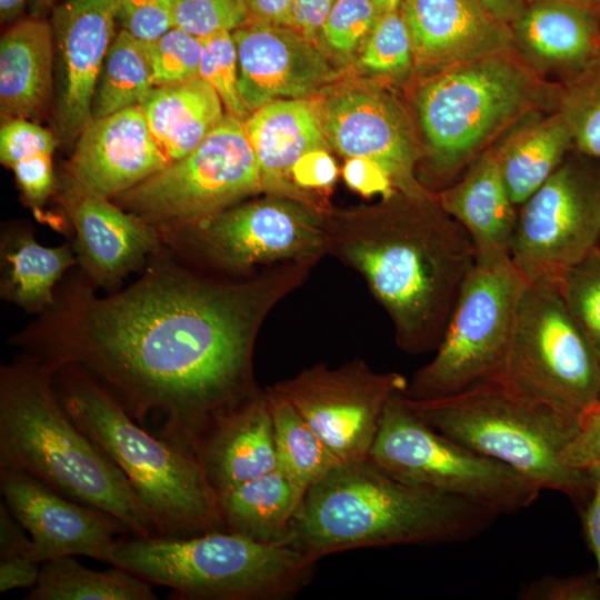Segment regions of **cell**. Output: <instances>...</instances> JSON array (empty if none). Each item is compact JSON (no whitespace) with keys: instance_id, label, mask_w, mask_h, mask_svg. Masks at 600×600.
Here are the masks:
<instances>
[{"instance_id":"6da1fadb","label":"cell","mask_w":600,"mask_h":600,"mask_svg":"<svg viewBox=\"0 0 600 600\" xmlns=\"http://www.w3.org/2000/svg\"><path fill=\"white\" fill-rule=\"evenodd\" d=\"M271 304V280L218 282L169 259L100 298L86 278L10 343L50 373L77 366L140 426L156 414L161 439L194 456L207 431L259 392L252 352Z\"/></svg>"},{"instance_id":"7a4b0ae2","label":"cell","mask_w":600,"mask_h":600,"mask_svg":"<svg viewBox=\"0 0 600 600\" xmlns=\"http://www.w3.org/2000/svg\"><path fill=\"white\" fill-rule=\"evenodd\" d=\"M331 238L389 313L398 346L437 349L476 264L467 231L427 196L376 216L363 230Z\"/></svg>"},{"instance_id":"3957f363","label":"cell","mask_w":600,"mask_h":600,"mask_svg":"<svg viewBox=\"0 0 600 600\" xmlns=\"http://www.w3.org/2000/svg\"><path fill=\"white\" fill-rule=\"evenodd\" d=\"M497 518L403 482L370 459L340 464L303 494L287 544L319 561L359 548L468 540Z\"/></svg>"},{"instance_id":"277c9868","label":"cell","mask_w":600,"mask_h":600,"mask_svg":"<svg viewBox=\"0 0 600 600\" xmlns=\"http://www.w3.org/2000/svg\"><path fill=\"white\" fill-rule=\"evenodd\" d=\"M0 464L111 514L131 536L157 537L127 477L63 408L52 373L23 353L0 369Z\"/></svg>"},{"instance_id":"5b68a950","label":"cell","mask_w":600,"mask_h":600,"mask_svg":"<svg viewBox=\"0 0 600 600\" xmlns=\"http://www.w3.org/2000/svg\"><path fill=\"white\" fill-rule=\"evenodd\" d=\"M52 376L63 408L127 477L157 537L226 530L217 494L196 456L149 433L80 367H63Z\"/></svg>"},{"instance_id":"8992f818","label":"cell","mask_w":600,"mask_h":600,"mask_svg":"<svg viewBox=\"0 0 600 600\" xmlns=\"http://www.w3.org/2000/svg\"><path fill=\"white\" fill-rule=\"evenodd\" d=\"M408 400L433 429L510 467L541 490L589 498V471L570 469L561 459L580 414L532 396L501 374L447 397Z\"/></svg>"},{"instance_id":"52a82bcc","label":"cell","mask_w":600,"mask_h":600,"mask_svg":"<svg viewBox=\"0 0 600 600\" xmlns=\"http://www.w3.org/2000/svg\"><path fill=\"white\" fill-rule=\"evenodd\" d=\"M110 564L180 600H287L308 587L317 561L287 543L216 530L186 538L117 539Z\"/></svg>"},{"instance_id":"ba28073f","label":"cell","mask_w":600,"mask_h":600,"mask_svg":"<svg viewBox=\"0 0 600 600\" xmlns=\"http://www.w3.org/2000/svg\"><path fill=\"white\" fill-rule=\"evenodd\" d=\"M369 459L403 482L497 517L531 506L542 491L510 467L433 429L412 409L406 391L388 402Z\"/></svg>"},{"instance_id":"9c48e42d","label":"cell","mask_w":600,"mask_h":600,"mask_svg":"<svg viewBox=\"0 0 600 600\" xmlns=\"http://www.w3.org/2000/svg\"><path fill=\"white\" fill-rule=\"evenodd\" d=\"M532 82L504 52L450 66L418 91L431 168L450 177L530 102Z\"/></svg>"},{"instance_id":"30bf717a","label":"cell","mask_w":600,"mask_h":600,"mask_svg":"<svg viewBox=\"0 0 600 600\" xmlns=\"http://www.w3.org/2000/svg\"><path fill=\"white\" fill-rule=\"evenodd\" d=\"M528 284L510 258L476 261L436 356L408 382L407 396L447 397L500 374Z\"/></svg>"},{"instance_id":"8fae6325","label":"cell","mask_w":600,"mask_h":600,"mask_svg":"<svg viewBox=\"0 0 600 600\" xmlns=\"http://www.w3.org/2000/svg\"><path fill=\"white\" fill-rule=\"evenodd\" d=\"M262 190L259 163L243 121L227 113L190 153L114 202L163 234L207 220Z\"/></svg>"},{"instance_id":"7c38bea8","label":"cell","mask_w":600,"mask_h":600,"mask_svg":"<svg viewBox=\"0 0 600 600\" xmlns=\"http://www.w3.org/2000/svg\"><path fill=\"white\" fill-rule=\"evenodd\" d=\"M500 374L576 414L599 403L600 354L568 310L558 284H528Z\"/></svg>"},{"instance_id":"4fadbf2b","label":"cell","mask_w":600,"mask_h":600,"mask_svg":"<svg viewBox=\"0 0 600 600\" xmlns=\"http://www.w3.org/2000/svg\"><path fill=\"white\" fill-rule=\"evenodd\" d=\"M510 259L529 284L556 283L599 246L600 181L567 162L520 206Z\"/></svg>"},{"instance_id":"5bb4252c","label":"cell","mask_w":600,"mask_h":600,"mask_svg":"<svg viewBox=\"0 0 600 600\" xmlns=\"http://www.w3.org/2000/svg\"><path fill=\"white\" fill-rule=\"evenodd\" d=\"M407 387L400 373H379L362 361H352L336 369L314 366L273 389L347 464L369 459L388 402Z\"/></svg>"},{"instance_id":"9a60e30c","label":"cell","mask_w":600,"mask_h":600,"mask_svg":"<svg viewBox=\"0 0 600 600\" xmlns=\"http://www.w3.org/2000/svg\"><path fill=\"white\" fill-rule=\"evenodd\" d=\"M166 238H188L206 256L228 270L316 256L326 247L318 214L300 201L268 198L233 206ZM163 233V234H167Z\"/></svg>"},{"instance_id":"2e32d148","label":"cell","mask_w":600,"mask_h":600,"mask_svg":"<svg viewBox=\"0 0 600 600\" xmlns=\"http://www.w3.org/2000/svg\"><path fill=\"white\" fill-rule=\"evenodd\" d=\"M0 489L13 517L30 533L38 563L87 556L110 563L118 534H131L111 514L62 496L34 477L0 464Z\"/></svg>"},{"instance_id":"e0dca14e","label":"cell","mask_w":600,"mask_h":600,"mask_svg":"<svg viewBox=\"0 0 600 600\" xmlns=\"http://www.w3.org/2000/svg\"><path fill=\"white\" fill-rule=\"evenodd\" d=\"M326 138L347 158L377 162L408 196H427L414 178L418 150L409 122L388 94L368 87H346L317 107Z\"/></svg>"},{"instance_id":"ac0fdd59","label":"cell","mask_w":600,"mask_h":600,"mask_svg":"<svg viewBox=\"0 0 600 600\" xmlns=\"http://www.w3.org/2000/svg\"><path fill=\"white\" fill-rule=\"evenodd\" d=\"M232 36L239 91L251 112L278 100L308 99L339 77L316 42L297 29L249 19Z\"/></svg>"},{"instance_id":"d6986e66","label":"cell","mask_w":600,"mask_h":600,"mask_svg":"<svg viewBox=\"0 0 600 600\" xmlns=\"http://www.w3.org/2000/svg\"><path fill=\"white\" fill-rule=\"evenodd\" d=\"M51 26L57 63L54 123L58 139L73 143L91 121V101L116 37L110 0H62Z\"/></svg>"},{"instance_id":"ffe728a7","label":"cell","mask_w":600,"mask_h":600,"mask_svg":"<svg viewBox=\"0 0 600 600\" xmlns=\"http://www.w3.org/2000/svg\"><path fill=\"white\" fill-rule=\"evenodd\" d=\"M97 196L69 174L61 202L76 232L74 252L93 287L112 289L162 247L161 232L116 202Z\"/></svg>"},{"instance_id":"44dd1931","label":"cell","mask_w":600,"mask_h":600,"mask_svg":"<svg viewBox=\"0 0 600 600\" xmlns=\"http://www.w3.org/2000/svg\"><path fill=\"white\" fill-rule=\"evenodd\" d=\"M170 162L134 106L88 123L74 142L68 174L86 190L114 199Z\"/></svg>"},{"instance_id":"7402d4cb","label":"cell","mask_w":600,"mask_h":600,"mask_svg":"<svg viewBox=\"0 0 600 600\" xmlns=\"http://www.w3.org/2000/svg\"><path fill=\"white\" fill-rule=\"evenodd\" d=\"M413 61L444 66L504 52L510 33L476 0H404Z\"/></svg>"},{"instance_id":"603a6c76","label":"cell","mask_w":600,"mask_h":600,"mask_svg":"<svg viewBox=\"0 0 600 600\" xmlns=\"http://www.w3.org/2000/svg\"><path fill=\"white\" fill-rule=\"evenodd\" d=\"M198 459L216 494L277 468L273 424L266 391L220 418L197 446Z\"/></svg>"},{"instance_id":"cb8c5ba5","label":"cell","mask_w":600,"mask_h":600,"mask_svg":"<svg viewBox=\"0 0 600 600\" xmlns=\"http://www.w3.org/2000/svg\"><path fill=\"white\" fill-rule=\"evenodd\" d=\"M439 203L469 234L476 261L510 258L518 211L494 151L480 157L456 186L441 193Z\"/></svg>"},{"instance_id":"d4e9b609","label":"cell","mask_w":600,"mask_h":600,"mask_svg":"<svg viewBox=\"0 0 600 600\" xmlns=\"http://www.w3.org/2000/svg\"><path fill=\"white\" fill-rule=\"evenodd\" d=\"M256 153L263 190L298 193L290 181L297 160L314 149H329L317 106L308 99L278 100L253 111L244 121Z\"/></svg>"},{"instance_id":"484cf974","label":"cell","mask_w":600,"mask_h":600,"mask_svg":"<svg viewBox=\"0 0 600 600\" xmlns=\"http://www.w3.org/2000/svg\"><path fill=\"white\" fill-rule=\"evenodd\" d=\"M52 26L40 19L13 24L0 41V113L28 119L47 106L53 87Z\"/></svg>"},{"instance_id":"4316f807","label":"cell","mask_w":600,"mask_h":600,"mask_svg":"<svg viewBox=\"0 0 600 600\" xmlns=\"http://www.w3.org/2000/svg\"><path fill=\"white\" fill-rule=\"evenodd\" d=\"M139 107L171 162L196 149L227 114L219 94L200 77L154 87Z\"/></svg>"},{"instance_id":"83f0119b","label":"cell","mask_w":600,"mask_h":600,"mask_svg":"<svg viewBox=\"0 0 600 600\" xmlns=\"http://www.w3.org/2000/svg\"><path fill=\"white\" fill-rule=\"evenodd\" d=\"M69 244L44 247L30 230L1 237V297L23 310L43 313L56 303L54 288L78 260Z\"/></svg>"},{"instance_id":"f1b7e54d","label":"cell","mask_w":600,"mask_h":600,"mask_svg":"<svg viewBox=\"0 0 600 600\" xmlns=\"http://www.w3.org/2000/svg\"><path fill=\"white\" fill-rule=\"evenodd\" d=\"M217 498L226 530L264 543H287L302 496L276 468Z\"/></svg>"},{"instance_id":"f546056e","label":"cell","mask_w":600,"mask_h":600,"mask_svg":"<svg viewBox=\"0 0 600 600\" xmlns=\"http://www.w3.org/2000/svg\"><path fill=\"white\" fill-rule=\"evenodd\" d=\"M513 24L521 43L546 61L581 62L596 48L594 10L566 0H538L526 6Z\"/></svg>"},{"instance_id":"4dcf8cb0","label":"cell","mask_w":600,"mask_h":600,"mask_svg":"<svg viewBox=\"0 0 600 600\" xmlns=\"http://www.w3.org/2000/svg\"><path fill=\"white\" fill-rule=\"evenodd\" d=\"M572 139L561 114L527 126L496 150L511 201L523 204L562 164Z\"/></svg>"},{"instance_id":"1f68e13d","label":"cell","mask_w":600,"mask_h":600,"mask_svg":"<svg viewBox=\"0 0 600 600\" xmlns=\"http://www.w3.org/2000/svg\"><path fill=\"white\" fill-rule=\"evenodd\" d=\"M27 600H154L152 584L121 568L93 571L71 556L42 563Z\"/></svg>"},{"instance_id":"d6a6232c","label":"cell","mask_w":600,"mask_h":600,"mask_svg":"<svg viewBox=\"0 0 600 600\" xmlns=\"http://www.w3.org/2000/svg\"><path fill=\"white\" fill-rule=\"evenodd\" d=\"M267 392L273 424L277 468L303 497L341 463L293 404L276 389Z\"/></svg>"},{"instance_id":"836d02e7","label":"cell","mask_w":600,"mask_h":600,"mask_svg":"<svg viewBox=\"0 0 600 600\" xmlns=\"http://www.w3.org/2000/svg\"><path fill=\"white\" fill-rule=\"evenodd\" d=\"M153 88L148 42L121 30L103 60L91 101V120L139 106Z\"/></svg>"},{"instance_id":"e575fe53","label":"cell","mask_w":600,"mask_h":600,"mask_svg":"<svg viewBox=\"0 0 600 600\" xmlns=\"http://www.w3.org/2000/svg\"><path fill=\"white\" fill-rule=\"evenodd\" d=\"M558 289L581 329L600 354V247L571 266Z\"/></svg>"},{"instance_id":"d590c367","label":"cell","mask_w":600,"mask_h":600,"mask_svg":"<svg viewBox=\"0 0 600 600\" xmlns=\"http://www.w3.org/2000/svg\"><path fill=\"white\" fill-rule=\"evenodd\" d=\"M412 61L411 38L400 10L380 13L362 44L359 68L373 74H394Z\"/></svg>"},{"instance_id":"8d00e7d4","label":"cell","mask_w":600,"mask_h":600,"mask_svg":"<svg viewBox=\"0 0 600 600\" xmlns=\"http://www.w3.org/2000/svg\"><path fill=\"white\" fill-rule=\"evenodd\" d=\"M202 41L199 77L216 90L227 113L244 121L252 112L239 91L238 56L232 31H221Z\"/></svg>"},{"instance_id":"74e56055","label":"cell","mask_w":600,"mask_h":600,"mask_svg":"<svg viewBox=\"0 0 600 600\" xmlns=\"http://www.w3.org/2000/svg\"><path fill=\"white\" fill-rule=\"evenodd\" d=\"M560 114L578 148L600 160V63L567 92Z\"/></svg>"},{"instance_id":"f35d334b","label":"cell","mask_w":600,"mask_h":600,"mask_svg":"<svg viewBox=\"0 0 600 600\" xmlns=\"http://www.w3.org/2000/svg\"><path fill=\"white\" fill-rule=\"evenodd\" d=\"M202 39L172 27L148 42L154 87L172 86L199 78Z\"/></svg>"},{"instance_id":"ab89813d","label":"cell","mask_w":600,"mask_h":600,"mask_svg":"<svg viewBox=\"0 0 600 600\" xmlns=\"http://www.w3.org/2000/svg\"><path fill=\"white\" fill-rule=\"evenodd\" d=\"M379 16L372 0H336L320 37L333 52L349 57L362 47Z\"/></svg>"},{"instance_id":"60d3db41","label":"cell","mask_w":600,"mask_h":600,"mask_svg":"<svg viewBox=\"0 0 600 600\" xmlns=\"http://www.w3.org/2000/svg\"><path fill=\"white\" fill-rule=\"evenodd\" d=\"M173 24L200 39L233 31L250 17L239 0H169Z\"/></svg>"},{"instance_id":"b9f144b4","label":"cell","mask_w":600,"mask_h":600,"mask_svg":"<svg viewBox=\"0 0 600 600\" xmlns=\"http://www.w3.org/2000/svg\"><path fill=\"white\" fill-rule=\"evenodd\" d=\"M121 30L151 42L174 27L169 0H110Z\"/></svg>"},{"instance_id":"7bdbcfd3","label":"cell","mask_w":600,"mask_h":600,"mask_svg":"<svg viewBox=\"0 0 600 600\" xmlns=\"http://www.w3.org/2000/svg\"><path fill=\"white\" fill-rule=\"evenodd\" d=\"M57 137L27 119L3 121L0 130V160L12 167L18 161L39 154H52Z\"/></svg>"},{"instance_id":"ee69618b","label":"cell","mask_w":600,"mask_h":600,"mask_svg":"<svg viewBox=\"0 0 600 600\" xmlns=\"http://www.w3.org/2000/svg\"><path fill=\"white\" fill-rule=\"evenodd\" d=\"M523 600H600V577L588 573L573 577H543L524 586Z\"/></svg>"},{"instance_id":"f6af8a7d","label":"cell","mask_w":600,"mask_h":600,"mask_svg":"<svg viewBox=\"0 0 600 600\" xmlns=\"http://www.w3.org/2000/svg\"><path fill=\"white\" fill-rule=\"evenodd\" d=\"M561 459L573 470L600 468V403L580 414L578 430L562 451Z\"/></svg>"},{"instance_id":"bcb514c9","label":"cell","mask_w":600,"mask_h":600,"mask_svg":"<svg viewBox=\"0 0 600 600\" xmlns=\"http://www.w3.org/2000/svg\"><path fill=\"white\" fill-rule=\"evenodd\" d=\"M16 181L27 202L39 208L56 188L52 154H39L18 161L12 167Z\"/></svg>"},{"instance_id":"7dc6e473","label":"cell","mask_w":600,"mask_h":600,"mask_svg":"<svg viewBox=\"0 0 600 600\" xmlns=\"http://www.w3.org/2000/svg\"><path fill=\"white\" fill-rule=\"evenodd\" d=\"M337 174V164L329 149H314L297 160L290 171V181L297 192L327 189L336 182Z\"/></svg>"},{"instance_id":"c3c4849f","label":"cell","mask_w":600,"mask_h":600,"mask_svg":"<svg viewBox=\"0 0 600 600\" xmlns=\"http://www.w3.org/2000/svg\"><path fill=\"white\" fill-rule=\"evenodd\" d=\"M342 174L346 183L364 197L380 194L387 199L394 194L396 187L390 176L369 158H348Z\"/></svg>"},{"instance_id":"681fc988","label":"cell","mask_w":600,"mask_h":600,"mask_svg":"<svg viewBox=\"0 0 600 600\" xmlns=\"http://www.w3.org/2000/svg\"><path fill=\"white\" fill-rule=\"evenodd\" d=\"M39 566L29 556L0 558V592L33 588L39 578Z\"/></svg>"},{"instance_id":"f907efd6","label":"cell","mask_w":600,"mask_h":600,"mask_svg":"<svg viewBox=\"0 0 600 600\" xmlns=\"http://www.w3.org/2000/svg\"><path fill=\"white\" fill-rule=\"evenodd\" d=\"M243 4L250 19L298 30L297 0H243Z\"/></svg>"},{"instance_id":"816d5d0a","label":"cell","mask_w":600,"mask_h":600,"mask_svg":"<svg viewBox=\"0 0 600 600\" xmlns=\"http://www.w3.org/2000/svg\"><path fill=\"white\" fill-rule=\"evenodd\" d=\"M24 530L2 500L0 503V558L30 557L32 541L28 539Z\"/></svg>"},{"instance_id":"f5cc1de1","label":"cell","mask_w":600,"mask_h":600,"mask_svg":"<svg viewBox=\"0 0 600 600\" xmlns=\"http://www.w3.org/2000/svg\"><path fill=\"white\" fill-rule=\"evenodd\" d=\"M591 491L584 512V531L598 563L600 577V468L589 470Z\"/></svg>"},{"instance_id":"db71d44e","label":"cell","mask_w":600,"mask_h":600,"mask_svg":"<svg viewBox=\"0 0 600 600\" xmlns=\"http://www.w3.org/2000/svg\"><path fill=\"white\" fill-rule=\"evenodd\" d=\"M336 0H297L298 30L312 41L320 37L322 24Z\"/></svg>"},{"instance_id":"11a10c76","label":"cell","mask_w":600,"mask_h":600,"mask_svg":"<svg viewBox=\"0 0 600 600\" xmlns=\"http://www.w3.org/2000/svg\"><path fill=\"white\" fill-rule=\"evenodd\" d=\"M502 23L513 22L526 7V0H476Z\"/></svg>"},{"instance_id":"9f6ffc18","label":"cell","mask_w":600,"mask_h":600,"mask_svg":"<svg viewBox=\"0 0 600 600\" xmlns=\"http://www.w3.org/2000/svg\"><path fill=\"white\" fill-rule=\"evenodd\" d=\"M27 0H0V18L2 22L17 19L26 6Z\"/></svg>"},{"instance_id":"6f0895ef","label":"cell","mask_w":600,"mask_h":600,"mask_svg":"<svg viewBox=\"0 0 600 600\" xmlns=\"http://www.w3.org/2000/svg\"><path fill=\"white\" fill-rule=\"evenodd\" d=\"M404 0H372L380 13L399 10Z\"/></svg>"},{"instance_id":"680465c9","label":"cell","mask_w":600,"mask_h":600,"mask_svg":"<svg viewBox=\"0 0 600 600\" xmlns=\"http://www.w3.org/2000/svg\"><path fill=\"white\" fill-rule=\"evenodd\" d=\"M566 1L573 2V3H577V4H581V6L588 7V8L593 9V10L598 6H600V0H566Z\"/></svg>"},{"instance_id":"91938a15","label":"cell","mask_w":600,"mask_h":600,"mask_svg":"<svg viewBox=\"0 0 600 600\" xmlns=\"http://www.w3.org/2000/svg\"><path fill=\"white\" fill-rule=\"evenodd\" d=\"M59 0H37V6L40 8H48L53 6Z\"/></svg>"},{"instance_id":"94428289","label":"cell","mask_w":600,"mask_h":600,"mask_svg":"<svg viewBox=\"0 0 600 600\" xmlns=\"http://www.w3.org/2000/svg\"><path fill=\"white\" fill-rule=\"evenodd\" d=\"M243 4V0H239ZM244 6V4H243Z\"/></svg>"},{"instance_id":"6125c7cd","label":"cell","mask_w":600,"mask_h":600,"mask_svg":"<svg viewBox=\"0 0 600 600\" xmlns=\"http://www.w3.org/2000/svg\"><path fill=\"white\" fill-rule=\"evenodd\" d=\"M599 247H600V241H599Z\"/></svg>"},{"instance_id":"be15d7a7","label":"cell","mask_w":600,"mask_h":600,"mask_svg":"<svg viewBox=\"0 0 600 600\" xmlns=\"http://www.w3.org/2000/svg\"><path fill=\"white\" fill-rule=\"evenodd\" d=\"M599 403H600V401H599Z\"/></svg>"}]
</instances>
